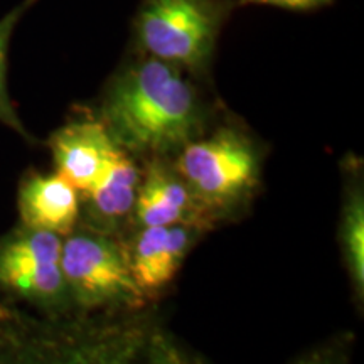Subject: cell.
Instances as JSON below:
<instances>
[{
    "instance_id": "6da1fadb",
    "label": "cell",
    "mask_w": 364,
    "mask_h": 364,
    "mask_svg": "<svg viewBox=\"0 0 364 364\" xmlns=\"http://www.w3.org/2000/svg\"><path fill=\"white\" fill-rule=\"evenodd\" d=\"M194 80L174 65L135 53L108 80L97 117L136 161L172 159L211 129L213 108Z\"/></svg>"
},
{
    "instance_id": "7a4b0ae2",
    "label": "cell",
    "mask_w": 364,
    "mask_h": 364,
    "mask_svg": "<svg viewBox=\"0 0 364 364\" xmlns=\"http://www.w3.org/2000/svg\"><path fill=\"white\" fill-rule=\"evenodd\" d=\"M154 314H80L11 334L0 341V364H145Z\"/></svg>"
},
{
    "instance_id": "3957f363",
    "label": "cell",
    "mask_w": 364,
    "mask_h": 364,
    "mask_svg": "<svg viewBox=\"0 0 364 364\" xmlns=\"http://www.w3.org/2000/svg\"><path fill=\"white\" fill-rule=\"evenodd\" d=\"M171 162L209 230L225 220H235L260 189L263 149L243 125L209 129Z\"/></svg>"
},
{
    "instance_id": "277c9868",
    "label": "cell",
    "mask_w": 364,
    "mask_h": 364,
    "mask_svg": "<svg viewBox=\"0 0 364 364\" xmlns=\"http://www.w3.org/2000/svg\"><path fill=\"white\" fill-rule=\"evenodd\" d=\"M236 7L238 0H142L132 29L135 51L206 78Z\"/></svg>"
},
{
    "instance_id": "5b68a950",
    "label": "cell",
    "mask_w": 364,
    "mask_h": 364,
    "mask_svg": "<svg viewBox=\"0 0 364 364\" xmlns=\"http://www.w3.org/2000/svg\"><path fill=\"white\" fill-rule=\"evenodd\" d=\"M61 272L78 314H132L150 304L132 275L124 240L90 226L63 238Z\"/></svg>"
},
{
    "instance_id": "8992f818",
    "label": "cell",
    "mask_w": 364,
    "mask_h": 364,
    "mask_svg": "<svg viewBox=\"0 0 364 364\" xmlns=\"http://www.w3.org/2000/svg\"><path fill=\"white\" fill-rule=\"evenodd\" d=\"M63 236L22 228L0 243V289L53 312L71 311L61 272Z\"/></svg>"
},
{
    "instance_id": "52a82bcc",
    "label": "cell",
    "mask_w": 364,
    "mask_h": 364,
    "mask_svg": "<svg viewBox=\"0 0 364 364\" xmlns=\"http://www.w3.org/2000/svg\"><path fill=\"white\" fill-rule=\"evenodd\" d=\"M132 231L130 240H124L132 275L147 302L154 304L174 282L204 231L189 225L135 228Z\"/></svg>"
},
{
    "instance_id": "ba28073f",
    "label": "cell",
    "mask_w": 364,
    "mask_h": 364,
    "mask_svg": "<svg viewBox=\"0 0 364 364\" xmlns=\"http://www.w3.org/2000/svg\"><path fill=\"white\" fill-rule=\"evenodd\" d=\"M56 172L83 196L97 184L118 145L97 115H86L58 129L49 139Z\"/></svg>"
},
{
    "instance_id": "9c48e42d",
    "label": "cell",
    "mask_w": 364,
    "mask_h": 364,
    "mask_svg": "<svg viewBox=\"0 0 364 364\" xmlns=\"http://www.w3.org/2000/svg\"><path fill=\"white\" fill-rule=\"evenodd\" d=\"M189 225L208 233L209 226L171 159H150L142 166L132 230Z\"/></svg>"
},
{
    "instance_id": "30bf717a",
    "label": "cell",
    "mask_w": 364,
    "mask_h": 364,
    "mask_svg": "<svg viewBox=\"0 0 364 364\" xmlns=\"http://www.w3.org/2000/svg\"><path fill=\"white\" fill-rule=\"evenodd\" d=\"M140 179V161L118 149L97 184L81 196L85 226L124 240L125 231L132 228Z\"/></svg>"
},
{
    "instance_id": "8fae6325",
    "label": "cell",
    "mask_w": 364,
    "mask_h": 364,
    "mask_svg": "<svg viewBox=\"0 0 364 364\" xmlns=\"http://www.w3.org/2000/svg\"><path fill=\"white\" fill-rule=\"evenodd\" d=\"M19 215L26 228L65 238L80 221L81 194L58 172L33 174L19 189Z\"/></svg>"
},
{
    "instance_id": "7c38bea8",
    "label": "cell",
    "mask_w": 364,
    "mask_h": 364,
    "mask_svg": "<svg viewBox=\"0 0 364 364\" xmlns=\"http://www.w3.org/2000/svg\"><path fill=\"white\" fill-rule=\"evenodd\" d=\"M341 257L348 272L354 297H364V188L358 169L346 176L339 221Z\"/></svg>"
},
{
    "instance_id": "4fadbf2b",
    "label": "cell",
    "mask_w": 364,
    "mask_h": 364,
    "mask_svg": "<svg viewBox=\"0 0 364 364\" xmlns=\"http://www.w3.org/2000/svg\"><path fill=\"white\" fill-rule=\"evenodd\" d=\"M36 4V0H24V2L19 4L17 7H14L11 12L6 14V16L0 19V122L4 125L11 127L12 130L19 132L21 135L29 136L27 132L22 125L21 118L17 117L16 110H14L11 98H9L7 91V51H9V43H11L14 27L17 26V22L22 19V16L29 11Z\"/></svg>"
},
{
    "instance_id": "5bb4252c",
    "label": "cell",
    "mask_w": 364,
    "mask_h": 364,
    "mask_svg": "<svg viewBox=\"0 0 364 364\" xmlns=\"http://www.w3.org/2000/svg\"><path fill=\"white\" fill-rule=\"evenodd\" d=\"M145 364H211V361L186 346L166 327L157 324L150 336Z\"/></svg>"
},
{
    "instance_id": "9a60e30c",
    "label": "cell",
    "mask_w": 364,
    "mask_h": 364,
    "mask_svg": "<svg viewBox=\"0 0 364 364\" xmlns=\"http://www.w3.org/2000/svg\"><path fill=\"white\" fill-rule=\"evenodd\" d=\"M353 338L348 334L321 343L299 354L290 364H349Z\"/></svg>"
},
{
    "instance_id": "2e32d148",
    "label": "cell",
    "mask_w": 364,
    "mask_h": 364,
    "mask_svg": "<svg viewBox=\"0 0 364 364\" xmlns=\"http://www.w3.org/2000/svg\"><path fill=\"white\" fill-rule=\"evenodd\" d=\"M332 0H238V6H273L290 11H314L329 6Z\"/></svg>"
}]
</instances>
